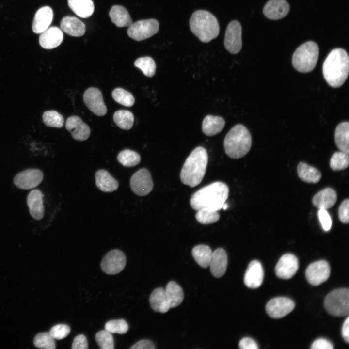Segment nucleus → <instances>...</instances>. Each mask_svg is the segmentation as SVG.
Instances as JSON below:
<instances>
[{
  "label": "nucleus",
  "instance_id": "4be33fe9",
  "mask_svg": "<svg viewBox=\"0 0 349 349\" xmlns=\"http://www.w3.org/2000/svg\"><path fill=\"white\" fill-rule=\"evenodd\" d=\"M227 255L225 251L221 248L212 252L209 267L212 274L216 278L222 277L226 270Z\"/></svg>",
  "mask_w": 349,
  "mask_h": 349
},
{
  "label": "nucleus",
  "instance_id": "603ef678",
  "mask_svg": "<svg viewBox=\"0 0 349 349\" xmlns=\"http://www.w3.org/2000/svg\"><path fill=\"white\" fill-rule=\"evenodd\" d=\"M155 345L150 340L147 339L142 340L133 345L130 349H154Z\"/></svg>",
  "mask_w": 349,
  "mask_h": 349
},
{
  "label": "nucleus",
  "instance_id": "2eb2a0df",
  "mask_svg": "<svg viewBox=\"0 0 349 349\" xmlns=\"http://www.w3.org/2000/svg\"><path fill=\"white\" fill-rule=\"evenodd\" d=\"M83 101L87 108L95 115L103 116L106 114L107 107L98 89L95 87L87 89L83 94Z\"/></svg>",
  "mask_w": 349,
  "mask_h": 349
},
{
  "label": "nucleus",
  "instance_id": "49530a36",
  "mask_svg": "<svg viewBox=\"0 0 349 349\" xmlns=\"http://www.w3.org/2000/svg\"><path fill=\"white\" fill-rule=\"evenodd\" d=\"M349 200L345 199L340 205L338 209V217L340 222L343 223H348L349 222Z\"/></svg>",
  "mask_w": 349,
  "mask_h": 349
},
{
  "label": "nucleus",
  "instance_id": "f704fd0d",
  "mask_svg": "<svg viewBox=\"0 0 349 349\" xmlns=\"http://www.w3.org/2000/svg\"><path fill=\"white\" fill-rule=\"evenodd\" d=\"M113 119L116 125L124 130L131 129L134 120L132 113L129 111L124 110L116 111L113 114Z\"/></svg>",
  "mask_w": 349,
  "mask_h": 349
},
{
  "label": "nucleus",
  "instance_id": "8fccbe9b",
  "mask_svg": "<svg viewBox=\"0 0 349 349\" xmlns=\"http://www.w3.org/2000/svg\"><path fill=\"white\" fill-rule=\"evenodd\" d=\"M333 344L324 338H318L313 342L311 349H333Z\"/></svg>",
  "mask_w": 349,
  "mask_h": 349
},
{
  "label": "nucleus",
  "instance_id": "ea45409f",
  "mask_svg": "<svg viewBox=\"0 0 349 349\" xmlns=\"http://www.w3.org/2000/svg\"><path fill=\"white\" fill-rule=\"evenodd\" d=\"M197 221L203 224H208L217 222L220 218L218 211L206 208L197 210L195 215Z\"/></svg>",
  "mask_w": 349,
  "mask_h": 349
},
{
  "label": "nucleus",
  "instance_id": "58836bf2",
  "mask_svg": "<svg viewBox=\"0 0 349 349\" xmlns=\"http://www.w3.org/2000/svg\"><path fill=\"white\" fill-rule=\"evenodd\" d=\"M42 119L44 124L49 127L61 128L64 124L63 116L54 110L44 112Z\"/></svg>",
  "mask_w": 349,
  "mask_h": 349
},
{
  "label": "nucleus",
  "instance_id": "6ab92c4d",
  "mask_svg": "<svg viewBox=\"0 0 349 349\" xmlns=\"http://www.w3.org/2000/svg\"><path fill=\"white\" fill-rule=\"evenodd\" d=\"M289 10V5L286 0H270L264 6L263 11L267 18L278 20L286 16Z\"/></svg>",
  "mask_w": 349,
  "mask_h": 349
},
{
  "label": "nucleus",
  "instance_id": "9d476101",
  "mask_svg": "<svg viewBox=\"0 0 349 349\" xmlns=\"http://www.w3.org/2000/svg\"><path fill=\"white\" fill-rule=\"evenodd\" d=\"M130 185L132 191L136 195L144 196L152 190L153 182L150 172L146 168H142L131 176Z\"/></svg>",
  "mask_w": 349,
  "mask_h": 349
},
{
  "label": "nucleus",
  "instance_id": "e433bc0d",
  "mask_svg": "<svg viewBox=\"0 0 349 349\" xmlns=\"http://www.w3.org/2000/svg\"><path fill=\"white\" fill-rule=\"evenodd\" d=\"M134 64L135 67L141 69L146 76L152 77L155 74L156 63L151 57H140L135 61Z\"/></svg>",
  "mask_w": 349,
  "mask_h": 349
},
{
  "label": "nucleus",
  "instance_id": "ddd939ff",
  "mask_svg": "<svg viewBox=\"0 0 349 349\" xmlns=\"http://www.w3.org/2000/svg\"><path fill=\"white\" fill-rule=\"evenodd\" d=\"M294 307V302L291 299L286 297H276L267 303L266 311L270 317L280 318L291 312Z\"/></svg>",
  "mask_w": 349,
  "mask_h": 349
},
{
  "label": "nucleus",
  "instance_id": "dca6fc26",
  "mask_svg": "<svg viewBox=\"0 0 349 349\" xmlns=\"http://www.w3.org/2000/svg\"><path fill=\"white\" fill-rule=\"evenodd\" d=\"M298 269L297 258L291 254H286L279 260L275 268L277 276L282 279H288L293 276Z\"/></svg>",
  "mask_w": 349,
  "mask_h": 349
},
{
  "label": "nucleus",
  "instance_id": "a211bd4d",
  "mask_svg": "<svg viewBox=\"0 0 349 349\" xmlns=\"http://www.w3.org/2000/svg\"><path fill=\"white\" fill-rule=\"evenodd\" d=\"M264 271L261 264L257 260L252 261L249 264L244 277L245 285L251 288L259 287L263 282Z\"/></svg>",
  "mask_w": 349,
  "mask_h": 349
},
{
  "label": "nucleus",
  "instance_id": "4c0bfd02",
  "mask_svg": "<svg viewBox=\"0 0 349 349\" xmlns=\"http://www.w3.org/2000/svg\"><path fill=\"white\" fill-rule=\"evenodd\" d=\"M349 164V154L341 151L333 153L330 161V167L334 171L344 170L348 167Z\"/></svg>",
  "mask_w": 349,
  "mask_h": 349
},
{
  "label": "nucleus",
  "instance_id": "0eeeda50",
  "mask_svg": "<svg viewBox=\"0 0 349 349\" xmlns=\"http://www.w3.org/2000/svg\"><path fill=\"white\" fill-rule=\"evenodd\" d=\"M324 306L330 314L338 317L348 315L349 312V290L339 288L330 292L324 300Z\"/></svg>",
  "mask_w": 349,
  "mask_h": 349
},
{
  "label": "nucleus",
  "instance_id": "72a5a7b5",
  "mask_svg": "<svg viewBox=\"0 0 349 349\" xmlns=\"http://www.w3.org/2000/svg\"><path fill=\"white\" fill-rule=\"evenodd\" d=\"M212 251L207 245L200 244L195 246L192 250V255L196 262L202 268L209 266Z\"/></svg>",
  "mask_w": 349,
  "mask_h": 349
},
{
  "label": "nucleus",
  "instance_id": "c756f323",
  "mask_svg": "<svg viewBox=\"0 0 349 349\" xmlns=\"http://www.w3.org/2000/svg\"><path fill=\"white\" fill-rule=\"evenodd\" d=\"M109 16L111 21L118 27H129L132 24L128 11L122 6H113L110 11Z\"/></svg>",
  "mask_w": 349,
  "mask_h": 349
},
{
  "label": "nucleus",
  "instance_id": "20e7f679",
  "mask_svg": "<svg viewBox=\"0 0 349 349\" xmlns=\"http://www.w3.org/2000/svg\"><path fill=\"white\" fill-rule=\"evenodd\" d=\"M190 26L192 32L203 42H209L219 34L220 27L217 18L206 10L194 12L190 20Z\"/></svg>",
  "mask_w": 349,
  "mask_h": 349
},
{
  "label": "nucleus",
  "instance_id": "6e6552de",
  "mask_svg": "<svg viewBox=\"0 0 349 349\" xmlns=\"http://www.w3.org/2000/svg\"><path fill=\"white\" fill-rule=\"evenodd\" d=\"M159 30V22L155 19H149L132 23L128 27L127 33L131 38L140 41L152 36Z\"/></svg>",
  "mask_w": 349,
  "mask_h": 349
},
{
  "label": "nucleus",
  "instance_id": "2f4dec72",
  "mask_svg": "<svg viewBox=\"0 0 349 349\" xmlns=\"http://www.w3.org/2000/svg\"><path fill=\"white\" fill-rule=\"evenodd\" d=\"M297 173L299 178L306 183H317L321 177V173L317 169L303 162L298 164Z\"/></svg>",
  "mask_w": 349,
  "mask_h": 349
},
{
  "label": "nucleus",
  "instance_id": "cd10ccee",
  "mask_svg": "<svg viewBox=\"0 0 349 349\" xmlns=\"http://www.w3.org/2000/svg\"><path fill=\"white\" fill-rule=\"evenodd\" d=\"M224 119L220 116L208 115L202 122V129L206 136H211L221 132L225 125Z\"/></svg>",
  "mask_w": 349,
  "mask_h": 349
},
{
  "label": "nucleus",
  "instance_id": "7ed1b4c3",
  "mask_svg": "<svg viewBox=\"0 0 349 349\" xmlns=\"http://www.w3.org/2000/svg\"><path fill=\"white\" fill-rule=\"evenodd\" d=\"M208 159L207 153L204 147L195 148L187 158L181 169V182L191 187L199 185L205 174Z\"/></svg>",
  "mask_w": 349,
  "mask_h": 349
},
{
  "label": "nucleus",
  "instance_id": "3c124183",
  "mask_svg": "<svg viewBox=\"0 0 349 349\" xmlns=\"http://www.w3.org/2000/svg\"><path fill=\"white\" fill-rule=\"evenodd\" d=\"M239 347L241 349H258L256 342L251 338L244 337L240 340Z\"/></svg>",
  "mask_w": 349,
  "mask_h": 349
},
{
  "label": "nucleus",
  "instance_id": "f03ea898",
  "mask_svg": "<svg viewBox=\"0 0 349 349\" xmlns=\"http://www.w3.org/2000/svg\"><path fill=\"white\" fill-rule=\"evenodd\" d=\"M349 70V60L342 48L332 50L326 58L322 66L324 78L331 87L341 86L346 80Z\"/></svg>",
  "mask_w": 349,
  "mask_h": 349
},
{
  "label": "nucleus",
  "instance_id": "c03bdc74",
  "mask_svg": "<svg viewBox=\"0 0 349 349\" xmlns=\"http://www.w3.org/2000/svg\"><path fill=\"white\" fill-rule=\"evenodd\" d=\"M105 330L111 333L124 334L128 329L127 322L123 319L111 320L106 322Z\"/></svg>",
  "mask_w": 349,
  "mask_h": 349
},
{
  "label": "nucleus",
  "instance_id": "39448f33",
  "mask_svg": "<svg viewBox=\"0 0 349 349\" xmlns=\"http://www.w3.org/2000/svg\"><path fill=\"white\" fill-rule=\"evenodd\" d=\"M251 145V134L247 128L241 124L234 126L224 140L225 152L233 159L244 156L250 150Z\"/></svg>",
  "mask_w": 349,
  "mask_h": 349
},
{
  "label": "nucleus",
  "instance_id": "a18cd8bd",
  "mask_svg": "<svg viewBox=\"0 0 349 349\" xmlns=\"http://www.w3.org/2000/svg\"><path fill=\"white\" fill-rule=\"evenodd\" d=\"M70 332L67 325L60 324L54 326L50 331V334L54 339H62L66 337Z\"/></svg>",
  "mask_w": 349,
  "mask_h": 349
},
{
  "label": "nucleus",
  "instance_id": "f8f14e48",
  "mask_svg": "<svg viewBox=\"0 0 349 349\" xmlns=\"http://www.w3.org/2000/svg\"><path fill=\"white\" fill-rule=\"evenodd\" d=\"M330 274V266L325 260L317 261L310 264L305 271L307 281L313 286H318L326 281Z\"/></svg>",
  "mask_w": 349,
  "mask_h": 349
},
{
  "label": "nucleus",
  "instance_id": "79ce46f5",
  "mask_svg": "<svg viewBox=\"0 0 349 349\" xmlns=\"http://www.w3.org/2000/svg\"><path fill=\"white\" fill-rule=\"evenodd\" d=\"M33 343L36 347L40 349H54L56 348L54 339L48 332L37 334L34 339Z\"/></svg>",
  "mask_w": 349,
  "mask_h": 349
},
{
  "label": "nucleus",
  "instance_id": "09e8293b",
  "mask_svg": "<svg viewBox=\"0 0 349 349\" xmlns=\"http://www.w3.org/2000/svg\"><path fill=\"white\" fill-rule=\"evenodd\" d=\"M88 344L86 337L83 334L77 335L74 338L72 345V349H87Z\"/></svg>",
  "mask_w": 349,
  "mask_h": 349
},
{
  "label": "nucleus",
  "instance_id": "9b49d317",
  "mask_svg": "<svg viewBox=\"0 0 349 349\" xmlns=\"http://www.w3.org/2000/svg\"><path fill=\"white\" fill-rule=\"evenodd\" d=\"M242 29L240 23L237 20L231 21L226 28L224 45L226 50L231 54L238 53L242 48Z\"/></svg>",
  "mask_w": 349,
  "mask_h": 349
},
{
  "label": "nucleus",
  "instance_id": "423d86ee",
  "mask_svg": "<svg viewBox=\"0 0 349 349\" xmlns=\"http://www.w3.org/2000/svg\"><path fill=\"white\" fill-rule=\"evenodd\" d=\"M318 56L317 45L314 42L308 41L299 46L295 51L292 56V65L300 72H309L315 67Z\"/></svg>",
  "mask_w": 349,
  "mask_h": 349
},
{
  "label": "nucleus",
  "instance_id": "412c9836",
  "mask_svg": "<svg viewBox=\"0 0 349 349\" xmlns=\"http://www.w3.org/2000/svg\"><path fill=\"white\" fill-rule=\"evenodd\" d=\"M63 40L62 30L57 27H51L41 33L39 42L43 48L50 49L59 46Z\"/></svg>",
  "mask_w": 349,
  "mask_h": 349
},
{
  "label": "nucleus",
  "instance_id": "b1692460",
  "mask_svg": "<svg viewBox=\"0 0 349 349\" xmlns=\"http://www.w3.org/2000/svg\"><path fill=\"white\" fill-rule=\"evenodd\" d=\"M336 201V191L331 188H326L314 195L312 203L318 209H327L333 206Z\"/></svg>",
  "mask_w": 349,
  "mask_h": 349
},
{
  "label": "nucleus",
  "instance_id": "f257e3e1",
  "mask_svg": "<svg viewBox=\"0 0 349 349\" xmlns=\"http://www.w3.org/2000/svg\"><path fill=\"white\" fill-rule=\"evenodd\" d=\"M228 195V186L222 182H215L194 193L190 203L195 210L206 208L218 211L222 208Z\"/></svg>",
  "mask_w": 349,
  "mask_h": 349
},
{
  "label": "nucleus",
  "instance_id": "5701e85b",
  "mask_svg": "<svg viewBox=\"0 0 349 349\" xmlns=\"http://www.w3.org/2000/svg\"><path fill=\"white\" fill-rule=\"evenodd\" d=\"M43 194L38 190H32L27 197V205L31 215L35 219L41 220L44 214Z\"/></svg>",
  "mask_w": 349,
  "mask_h": 349
},
{
  "label": "nucleus",
  "instance_id": "37998d69",
  "mask_svg": "<svg viewBox=\"0 0 349 349\" xmlns=\"http://www.w3.org/2000/svg\"><path fill=\"white\" fill-rule=\"evenodd\" d=\"M95 340L101 349H113L114 347L113 336L106 330L97 332L95 334Z\"/></svg>",
  "mask_w": 349,
  "mask_h": 349
},
{
  "label": "nucleus",
  "instance_id": "a878e982",
  "mask_svg": "<svg viewBox=\"0 0 349 349\" xmlns=\"http://www.w3.org/2000/svg\"><path fill=\"white\" fill-rule=\"evenodd\" d=\"M60 27L63 31L75 37L82 36L86 30L85 24L74 16L63 17L61 21Z\"/></svg>",
  "mask_w": 349,
  "mask_h": 349
},
{
  "label": "nucleus",
  "instance_id": "4468645a",
  "mask_svg": "<svg viewBox=\"0 0 349 349\" xmlns=\"http://www.w3.org/2000/svg\"><path fill=\"white\" fill-rule=\"evenodd\" d=\"M43 174L37 169H29L17 174L13 182L15 186L21 189H32L38 186L42 181Z\"/></svg>",
  "mask_w": 349,
  "mask_h": 349
},
{
  "label": "nucleus",
  "instance_id": "864d4df0",
  "mask_svg": "<svg viewBox=\"0 0 349 349\" xmlns=\"http://www.w3.org/2000/svg\"><path fill=\"white\" fill-rule=\"evenodd\" d=\"M342 335L347 343L349 342V317L344 321L342 328Z\"/></svg>",
  "mask_w": 349,
  "mask_h": 349
},
{
  "label": "nucleus",
  "instance_id": "a19ab883",
  "mask_svg": "<svg viewBox=\"0 0 349 349\" xmlns=\"http://www.w3.org/2000/svg\"><path fill=\"white\" fill-rule=\"evenodd\" d=\"M112 96L116 102L126 107H131L135 102L133 95L121 88H115L112 92Z\"/></svg>",
  "mask_w": 349,
  "mask_h": 349
},
{
  "label": "nucleus",
  "instance_id": "5fc2aeb1",
  "mask_svg": "<svg viewBox=\"0 0 349 349\" xmlns=\"http://www.w3.org/2000/svg\"><path fill=\"white\" fill-rule=\"evenodd\" d=\"M228 205L225 203L223 206L222 208L224 210H226L228 208Z\"/></svg>",
  "mask_w": 349,
  "mask_h": 349
},
{
  "label": "nucleus",
  "instance_id": "c9c22d12",
  "mask_svg": "<svg viewBox=\"0 0 349 349\" xmlns=\"http://www.w3.org/2000/svg\"><path fill=\"white\" fill-rule=\"evenodd\" d=\"M117 160L125 167H132L140 163L141 158L136 152L129 149H125L118 154Z\"/></svg>",
  "mask_w": 349,
  "mask_h": 349
},
{
  "label": "nucleus",
  "instance_id": "c85d7f7f",
  "mask_svg": "<svg viewBox=\"0 0 349 349\" xmlns=\"http://www.w3.org/2000/svg\"><path fill=\"white\" fill-rule=\"evenodd\" d=\"M349 123H340L335 131L334 140L336 146L342 152L349 154Z\"/></svg>",
  "mask_w": 349,
  "mask_h": 349
},
{
  "label": "nucleus",
  "instance_id": "aec40b11",
  "mask_svg": "<svg viewBox=\"0 0 349 349\" xmlns=\"http://www.w3.org/2000/svg\"><path fill=\"white\" fill-rule=\"evenodd\" d=\"M53 17V12L49 6H44L36 12L33 18L32 29L35 33H41L51 24Z\"/></svg>",
  "mask_w": 349,
  "mask_h": 349
},
{
  "label": "nucleus",
  "instance_id": "bb28decb",
  "mask_svg": "<svg viewBox=\"0 0 349 349\" xmlns=\"http://www.w3.org/2000/svg\"><path fill=\"white\" fill-rule=\"evenodd\" d=\"M149 302L152 308L156 312L164 313L170 308L165 289L162 287L154 290L150 295Z\"/></svg>",
  "mask_w": 349,
  "mask_h": 349
},
{
  "label": "nucleus",
  "instance_id": "de8ad7c7",
  "mask_svg": "<svg viewBox=\"0 0 349 349\" xmlns=\"http://www.w3.org/2000/svg\"><path fill=\"white\" fill-rule=\"evenodd\" d=\"M318 216L323 229L325 231H329L332 225V220L327 210L319 209Z\"/></svg>",
  "mask_w": 349,
  "mask_h": 349
},
{
  "label": "nucleus",
  "instance_id": "7c9ffc66",
  "mask_svg": "<svg viewBox=\"0 0 349 349\" xmlns=\"http://www.w3.org/2000/svg\"><path fill=\"white\" fill-rule=\"evenodd\" d=\"M70 8L78 16L88 18L93 14L94 5L92 0H67Z\"/></svg>",
  "mask_w": 349,
  "mask_h": 349
},
{
  "label": "nucleus",
  "instance_id": "473e14b6",
  "mask_svg": "<svg viewBox=\"0 0 349 349\" xmlns=\"http://www.w3.org/2000/svg\"><path fill=\"white\" fill-rule=\"evenodd\" d=\"M165 292L170 308L176 307L182 302L184 299L183 290L175 282H169L166 286Z\"/></svg>",
  "mask_w": 349,
  "mask_h": 349
},
{
  "label": "nucleus",
  "instance_id": "1a4fd4ad",
  "mask_svg": "<svg viewBox=\"0 0 349 349\" xmlns=\"http://www.w3.org/2000/svg\"><path fill=\"white\" fill-rule=\"evenodd\" d=\"M126 263L124 253L118 249L108 252L103 257L100 266L102 271L106 274L114 275L120 272Z\"/></svg>",
  "mask_w": 349,
  "mask_h": 349
},
{
  "label": "nucleus",
  "instance_id": "393cba45",
  "mask_svg": "<svg viewBox=\"0 0 349 349\" xmlns=\"http://www.w3.org/2000/svg\"><path fill=\"white\" fill-rule=\"evenodd\" d=\"M95 184L101 191L111 192L116 190L119 183L107 171L100 169L95 174Z\"/></svg>",
  "mask_w": 349,
  "mask_h": 349
},
{
  "label": "nucleus",
  "instance_id": "f3484780",
  "mask_svg": "<svg viewBox=\"0 0 349 349\" xmlns=\"http://www.w3.org/2000/svg\"><path fill=\"white\" fill-rule=\"evenodd\" d=\"M65 127L72 137L76 140L83 141L87 140L90 135L89 126L77 116H72L67 118Z\"/></svg>",
  "mask_w": 349,
  "mask_h": 349
}]
</instances>
